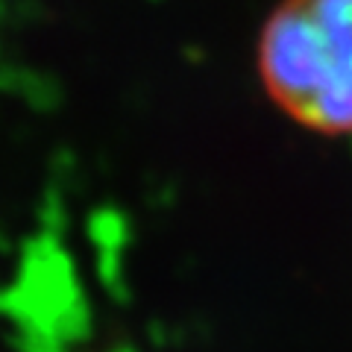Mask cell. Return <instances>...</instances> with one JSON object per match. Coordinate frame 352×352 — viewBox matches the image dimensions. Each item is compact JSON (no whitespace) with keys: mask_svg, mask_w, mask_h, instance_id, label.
<instances>
[{"mask_svg":"<svg viewBox=\"0 0 352 352\" xmlns=\"http://www.w3.org/2000/svg\"><path fill=\"white\" fill-rule=\"evenodd\" d=\"M258 76L288 118L352 150V0H282L258 38Z\"/></svg>","mask_w":352,"mask_h":352,"instance_id":"obj_1","label":"cell"}]
</instances>
